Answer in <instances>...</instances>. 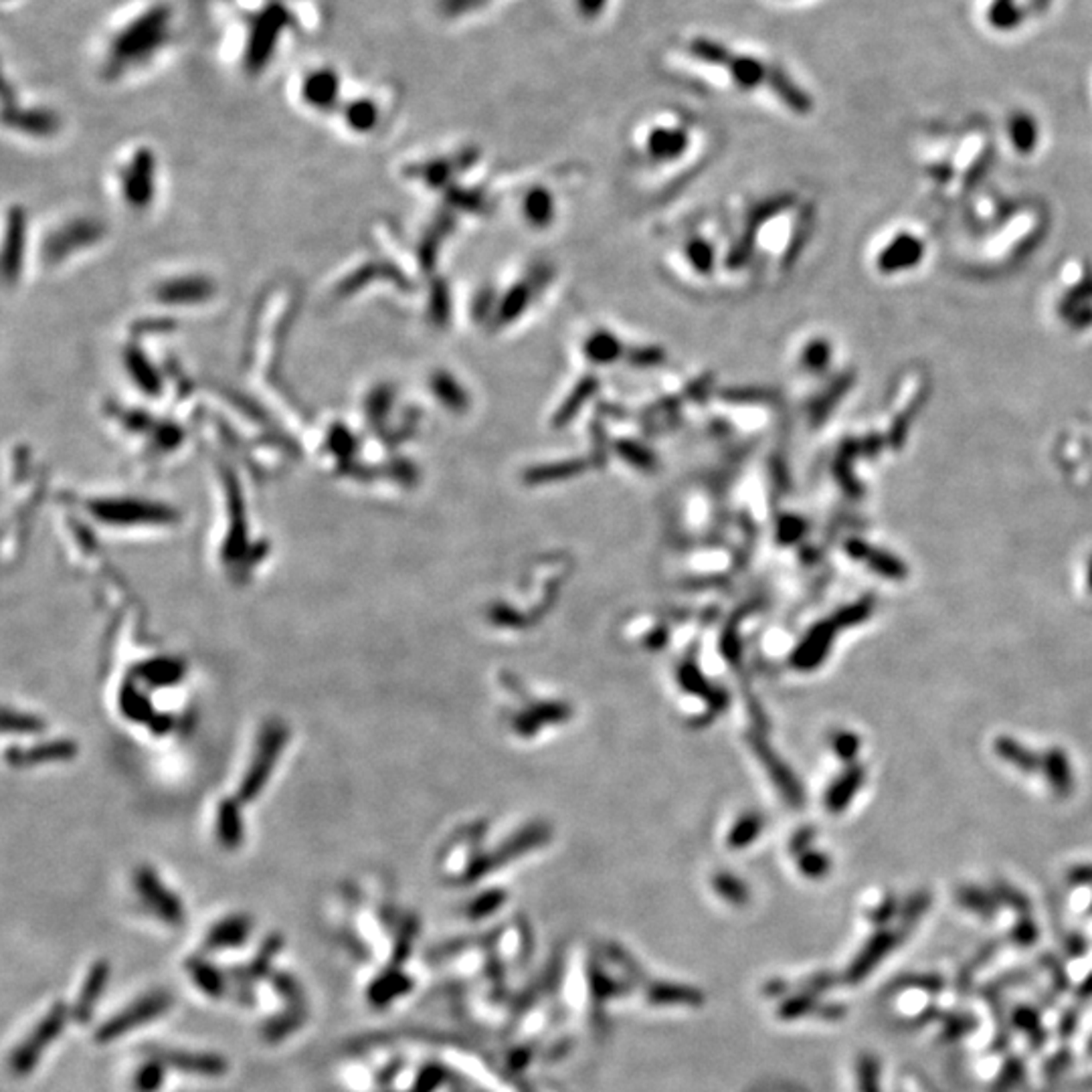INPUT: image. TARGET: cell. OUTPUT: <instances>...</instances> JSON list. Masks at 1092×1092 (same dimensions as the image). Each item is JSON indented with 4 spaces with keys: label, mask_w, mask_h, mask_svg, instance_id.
<instances>
[{
    "label": "cell",
    "mask_w": 1092,
    "mask_h": 1092,
    "mask_svg": "<svg viewBox=\"0 0 1092 1092\" xmlns=\"http://www.w3.org/2000/svg\"><path fill=\"white\" fill-rule=\"evenodd\" d=\"M597 387H599V381H597L595 376H585V379H580L577 382V387H574L573 391H571V394L567 397L565 403H562L559 406V411H556V415H555V419H553V425L556 429H561V427H565L567 423H571L574 417H577V413L580 411V406H583L586 400L593 397L595 391H597Z\"/></svg>",
    "instance_id": "6da1fadb"
},
{
    "label": "cell",
    "mask_w": 1092,
    "mask_h": 1092,
    "mask_svg": "<svg viewBox=\"0 0 1092 1092\" xmlns=\"http://www.w3.org/2000/svg\"><path fill=\"white\" fill-rule=\"evenodd\" d=\"M532 282H522L518 286H514L504 298L502 306H499V313H498V324H510L514 322L516 318H520V313L526 310V306L530 304L532 292H534Z\"/></svg>",
    "instance_id": "7a4b0ae2"
},
{
    "label": "cell",
    "mask_w": 1092,
    "mask_h": 1092,
    "mask_svg": "<svg viewBox=\"0 0 1092 1092\" xmlns=\"http://www.w3.org/2000/svg\"><path fill=\"white\" fill-rule=\"evenodd\" d=\"M585 352L593 363L607 364L621 357V342L613 334H609L607 330H599V332H595L586 340Z\"/></svg>",
    "instance_id": "3957f363"
},
{
    "label": "cell",
    "mask_w": 1092,
    "mask_h": 1092,
    "mask_svg": "<svg viewBox=\"0 0 1092 1092\" xmlns=\"http://www.w3.org/2000/svg\"><path fill=\"white\" fill-rule=\"evenodd\" d=\"M524 213L534 226H546L553 220V196L544 189H534L526 196Z\"/></svg>",
    "instance_id": "277c9868"
},
{
    "label": "cell",
    "mask_w": 1092,
    "mask_h": 1092,
    "mask_svg": "<svg viewBox=\"0 0 1092 1092\" xmlns=\"http://www.w3.org/2000/svg\"><path fill=\"white\" fill-rule=\"evenodd\" d=\"M431 385H433L435 394H437V397L444 400L450 409L463 411L468 406L466 393H463V388L457 385L456 379H451L450 375H444V373L435 375Z\"/></svg>",
    "instance_id": "5b68a950"
},
{
    "label": "cell",
    "mask_w": 1092,
    "mask_h": 1092,
    "mask_svg": "<svg viewBox=\"0 0 1092 1092\" xmlns=\"http://www.w3.org/2000/svg\"><path fill=\"white\" fill-rule=\"evenodd\" d=\"M585 468H586V463L580 462V460L561 462V463H553V466H538V468L528 469L526 480L534 481V484H540V481L562 480V478H568V475H574V474L583 472Z\"/></svg>",
    "instance_id": "8992f818"
},
{
    "label": "cell",
    "mask_w": 1092,
    "mask_h": 1092,
    "mask_svg": "<svg viewBox=\"0 0 1092 1092\" xmlns=\"http://www.w3.org/2000/svg\"><path fill=\"white\" fill-rule=\"evenodd\" d=\"M686 146V136L682 132L658 130L649 140V150L658 158H676Z\"/></svg>",
    "instance_id": "52a82bcc"
},
{
    "label": "cell",
    "mask_w": 1092,
    "mask_h": 1092,
    "mask_svg": "<svg viewBox=\"0 0 1092 1092\" xmlns=\"http://www.w3.org/2000/svg\"><path fill=\"white\" fill-rule=\"evenodd\" d=\"M617 451H619V456L624 457V460H627L630 463H633V466H637V468H642V469H652L655 466L654 453L649 451V450H646L643 445L636 444V441H627V439L617 441Z\"/></svg>",
    "instance_id": "ba28073f"
},
{
    "label": "cell",
    "mask_w": 1092,
    "mask_h": 1092,
    "mask_svg": "<svg viewBox=\"0 0 1092 1092\" xmlns=\"http://www.w3.org/2000/svg\"><path fill=\"white\" fill-rule=\"evenodd\" d=\"M789 205H791V196H779V199L765 201L760 202V205L753 207L751 214H748V231H753L754 233V229H757L759 225H763L765 220H769L772 217V214L781 213L783 208H787Z\"/></svg>",
    "instance_id": "9c48e42d"
},
{
    "label": "cell",
    "mask_w": 1092,
    "mask_h": 1092,
    "mask_svg": "<svg viewBox=\"0 0 1092 1092\" xmlns=\"http://www.w3.org/2000/svg\"><path fill=\"white\" fill-rule=\"evenodd\" d=\"M627 360H630L633 367L649 369V367H658V364L664 363L666 352L658 346H640V348H631V351L627 352Z\"/></svg>",
    "instance_id": "30bf717a"
},
{
    "label": "cell",
    "mask_w": 1092,
    "mask_h": 1092,
    "mask_svg": "<svg viewBox=\"0 0 1092 1092\" xmlns=\"http://www.w3.org/2000/svg\"><path fill=\"white\" fill-rule=\"evenodd\" d=\"M688 259L694 265L696 271L710 273L714 265V251L706 241L696 239L688 245Z\"/></svg>",
    "instance_id": "8fae6325"
},
{
    "label": "cell",
    "mask_w": 1092,
    "mask_h": 1092,
    "mask_svg": "<svg viewBox=\"0 0 1092 1092\" xmlns=\"http://www.w3.org/2000/svg\"><path fill=\"white\" fill-rule=\"evenodd\" d=\"M828 358H829V346L826 344V342H813V344L805 348L803 364L811 370H822L828 367Z\"/></svg>",
    "instance_id": "7c38bea8"
},
{
    "label": "cell",
    "mask_w": 1092,
    "mask_h": 1092,
    "mask_svg": "<svg viewBox=\"0 0 1092 1092\" xmlns=\"http://www.w3.org/2000/svg\"><path fill=\"white\" fill-rule=\"evenodd\" d=\"M769 394L760 388H726L723 393L724 400H733V403H760L765 400Z\"/></svg>",
    "instance_id": "4fadbf2b"
},
{
    "label": "cell",
    "mask_w": 1092,
    "mask_h": 1092,
    "mask_svg": "<svg viewBox=\"0 0 1092 1092\" xmlns=\"http://www.w3.org/2000/svg\"><path fill=\"white\" fill-rule=\"evenodd\" d=\"M753 243H754V233H753V231H748V233L742 235V239L733 247V251H730L729 265L735 267V270H736V267L745 264V261L751 257V253H753Z\"/></svg>",
    "instance_id": "5bb4252c"
},
{
    "label": "cell",
    "mask_w": 1092,
    "mask_h": 1092,
    "mask_svg": "<svg viewBox=\"0 0 1092 1092\" xmlns=\"http://www.w3.org/2000/svg\"><path fill=\"white\" fill-rule=\"evenodd\" d=\"M433 318L437 322H445L447 320V313H450V301H447V289L444 283L439 282V286H435L433 289Z\"/></svg>",
    "instance_id": "9a60e30c"
},
{
    "label": "cell",
    "mask_w": 1092,
    "mask_h": 1092,
    "mask_svg": "<svg viewBox=\"0 0 1092 1092\" xmlns=\"http://www.w3.org/2000/svg\"><path fill=\"white\" fill-rule=\"evenodd\" d=\"M710 385H712L710 376H704V379L696 381L694 385H690V387H688V394H690V397H692V399H702V397H706V393H708V388H710Z\"/></svg>",
    "instance_id": "2e32d148"
}]
</instances>
